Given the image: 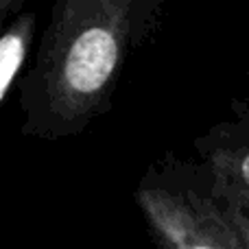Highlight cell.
<instances>
[{
  "label": "cell",
  "instance_id": "6da1fadb",
  "mask_svg": "<svg viewBox=\"0 0 249 249\" xmlns=\"http://www.w3.org/2000/svg\"><path fill=\"white\" fill-rule=\"evenodd\" d=\"M155 0H59L20 81L22 136L66 140L112 107L129 55L155 24Z\"/></svg>",
  "mask_w": 249,
  "mask_h": 249
},
{
  "label": "cell",
  "instance_id": "7a4b0ae2",
  "mask_svg": "<svg viewBox=\"0 0 249 249\" xmlns=\"http://www.w3.org/2000/svg\"><path fill=\"white\" fill-rule=\"evenodd\" d=\"M136 201L158 249H241L203 184L173 175H146Z\"/></svg>",
  "mask_w": 249,
  "mask_h": 249
},
{
  "label": "cell",
  "instance_id": "3957f363",
  "mask_svg": "<svg viewBox=\"0 0 249 249\" xmlns=\"http://www.w3.org/2000/svg\"><path fill=\"white\" fill-rule=\"evenodd\" d=\"M35 26H37V13L22 11L0 35V105L24 68L33 44Z\"/></svg>",
  "mask_w": 249,
  "mask_h": 249
},
{
  "label": "cell",
  "instance_id": "277c9868",
  "mask_svg": "<svg viewBox=\"0 0 249 249\" xmlns=\"http://www.w3.org/2000/svg\"><path fill=\"white\" fill-rule=\"evenodd\" d=\"M203 188L234 232L241 249H249V195L228 175L214 168H210Z\"/></svg>",
  "mask_w": 249,
  "mask_h": 249
},
{
  "label": "cell",
  "instance_id": "5b68a950",
  "mask_svg": "<svg viewBox=\"0 0 249 249\" xmlns=\"http://www.w3.org/2000/svg\"><path fill=\"white\" fill-rule=\"evenodd\" d=\"M210 168L228 175L234 184L241 186L249 195V146H241L236 151H214L210 158Z\"/></svg>",
  "mask_w": 249,
  "mask_h": 249
},
{
  "label": "cell",
  "instance_id": "8992f818",
  "mask_svg": "<svg viewBox=\"0 0 249 249\" xmlns=\"http://www.w3.org/2000/svg\"><path fill=\"white\" fill-rule=\"evenodd\" d=\"M20 9H22V0H0V35L11 24V22L7 24L9 18L16 20V18L20 16Z\"/></svg>",
  "mask_w": 249,
  "mask_h": 249
}]
</instances>
